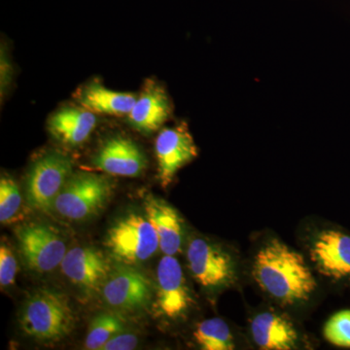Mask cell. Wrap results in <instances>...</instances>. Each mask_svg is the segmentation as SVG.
I'll use <instances>...</instances> for the list:
<instances>
[{
    "label": "cell",
    "instance_id": "6da1fadb",
    "mask_svg": "<svg viewBox=\"0 0 350 350\" xmlns=\"http://www.w3.org/2000/svg\"><path fill=\"white\" fill-rule=\"evenodd\" d=\"M253 275L260 287L283 305L308 301L317 287L304 257L278 239L257 253Z\"/></svg>",
    "mask_w": 350,
    "mask_h": 350
},
{
    "label": "cell",
    "instance_id": "7a4b0ae2",
    "mask_svg": "<svg viewBox=\"0 0 350 350\" xmlns=\"http://www.w3.org/2000/svg\"><path fill=\"white\" fill-rule=\"evenodd\" d=\"M25 335L41 342H57L75 326V314L64 295L43 289L27 301L20 319Z\"/></svg>",
    "mask_w": 350,
    "mask_h": 350
},
{
    "label": "cell",
    "instance_id": "3957f363",
    "mask_svg": "<svg viewBox=\"0 0 350 350\" xmlns=\"http://www.w3.org/2000/svg\"><path fill=\"white\" fill-rule=\"evenodd\" d=\"M107 247L117 262L137 266L146 262L160 248L158 234L146 216L129 214L107 232Z\"/></svg>",
    "mask_w": 350,
    "mask_h": 350
},
{
    "label": "cell",
    "instance_id": "277c9868",
    "mask_svg": "<svg viewBox=\"0 0 350 350\" xmlns=\"http://www.w3.org/2000/svg\"><path fill=\"white\" fill-rule=\"evenodd\" d=\"M112 194L111 181L92 172L71 174L57 196L54 209L70 220H85L100 213Z\"/></svg>",
    "mask_w": 350,
    "mask_h": 350
},
{
    "label": "cell",
    "instance_id": "5b68a950",
    "mask_svg": "<svg viewBox=\"0 0 350 350\" xmlns=\"http://www.w3.org/2000/svg\"><path fill=\"white\" fill-rule=\"evenodd\" d=\"M72 174V163L64 154L50 152L41 157L27 179L25 196L29 206L45 213L54 208L57 196Z\"/></svg>",
    "mask_w": 350,
    "mask_h": 350
},
{
    "label": "cell",
    "instance_id": "8992f818",
    "mask_svg": "<svg viewBox=\"0 0 350 350\" xmlns=\"http://www.w3.org/2000/svg\"><path fill=\"white\" fill-rule=\"evenodd\" d=\"M16 237L25 264L38 273H47L61 266L68 252L59 232L47 225L22 226L16 231Z\"/></svg>",
    "mask_w": 350,
    "mask_h": 350
},
{
    "label": "cell",
    "instance_id": "52a82bcc",
    "mask_svg": "<svg viewBox=\"0 0 350 350\" xmlns=\"http://www.w3.org/2000/svg\"><path fill=\"white\" fill-rule=\"evenodd\" d=\"M158 178L163 188H167L175 175L197 158L199 151L185 123L161 131L155 142Z\"/></svg>",
    "mask_w": 350,
    "mask_h": 350
},
{
    "label": "cell",
    "instance_id": "ba28073f",
    "mask_svg": "<svg viewBox=\"0 0 350 350\" xmlns=\"http://www.w3.org/2000/svg\"><path fill=\"white\" fill-rule=\"evenodd\" d=\"M192 303L180 262L172 255H165L157 267V310L167 319H176L186 314Z\"/></svg>",
    "mask_w": 350,
    "mask_h": 350
},
{
    "label": "cell",
    "instance_id": "9c48e42d",
    "mask_svg": "<svg viewBox=\"0 0 350 350\" xmlns=\"http://www.w3.org/2000/svg\"><path fill=\"white\" fill-rule=\"evenodd\" d=\"M187 261L191 273L197 283L204 288L225 286L234 278L231 256L215 244L204 239L190 241Z\"/></svg>",
    "mask_w": 350,
    "mask_h": 350
},
{
    "label": "cell",
    "instance_id": "30bf717a",
    "mask_svg": "<svg viewBox=\"0 0 350 350\" xmlns=\"http://www.w3.org/2000/svg\"><path fill=\"white\" fill-rule=\"evenodd\" d=\"M101 294L113 308L124 310H142L150 303L151 282L139 269L121 264L110 271Z\"/></svg>",
    "mask_w": 350,
    "mask_h": 350
},
{
    "label": "cell",
    "instance_id": "8fae6325",
    "mask_svg": "<svg viewBox=\"0 0 350 350\" xmlns=\"http://www.w3.org/2000/svg\"><path fill=\"white\" fill-rule=\"evenodd\" d=\"M61 268L64 275L88 296L103 292L111 271L105 256L92 247H75L68 250Z\"/></svg>",
    "mask_w": 350,
    "mask_h": 350
},
{
    "label": "cell",
    "instance_id": "7c38bea8",
    "mask_svg": "<svg viewBox=\"0 0 350 350\" xmlns=\"http://www.w3.org/2000/svg\"><path fill=\"white\" fill-rule=\"evenodd\" d=\"M310 258L327 278L350 280V234L338 230L320 232L310 247Z\"/></svg>",
    "mask_w": 350,
    "mask_h": 350
},
{
    "label": "cell",
    "instance_id": "4fadbf2b",
    "mask_svg": "<svg viewBox=\"0 0 350 350\" xmlns=\"http://www.w3.org/2000/svg\"><path fill=\"white\" fill-rule=\"evenodd\" d=\"M96 170L110 175L137 177L144 172L147 161L144 152L130 138L115 137L101 146L94 158Z\"/></svg>",
    "mask_w": 350,
    "mask_h": 350
},
{
    "label": "cell",
    "instance_id": "5bb4252c",
    "mask_svg": "<svg viewBox=\"0 0 350 350\" xmlns=\"http://www.w3.org/2000/svg\"><path fill=\"white\" fill-rule=\"evenodd\" d=\"M172 114L169 96L156 82L147 81L128 114L133 128L144 133L158 131Z\"/></svg>",
    "mask_w": 350,
    "mask_h": 350
},
{
    "label": "cell",
    "instance_id": "9a60e30c",
    "mask_svg": "<svg viewBox=\"0 0 350 350\" xmlns=\"http://www.w3.org/2000/svg\"><path fill=\"white\" fill-rule=\"evenodd\" d=\"M144 209L145 216L158 234L162 252L172 256L180 252L183 222L178 213L167 202L154 197L146 198Z\"/></svg>",
    "mask_w": 350,
    "mask_h": 350
},
{
    "label": "cell",
    "instance_id": "2e32d148",
    "mask_svg": "<svg viewBox=\"0 0 350 350\" xmlns=\"http://www.w3.org/2000/svg\"><path fill=\"white\" fill-rule=\"evenodd\" d=\"M251 334L255 344L262 349H293L298 342V333L293 323L275 312L258 314L251 322Z\"/></svg>",
    "mask_w": 350,
    "mask_h": 350
},
{
    "label": "cell",
    "instance_id": "e0dca14e",
    "mask_svg": "<svg viewBox=\"0 0 350 350\" xmlns=\"http://www.w3.org/2000/svg\"><path fill=\"white\" fill-rule=\"evenodd\" d=\"M96 125L94 112L84 107H66L51 117L49 130L62 144L78 146L86 142Z\"/></svg>",
    "mask_w": 350,
    "mask_h": 350
},
{
    "label": "cell",
    "instance_id": "ac0fdd59",
    "mask_svg": "<svg viewBox=\"0 0 350 350\" xmlns=\"http://www.w3.org/2000/svg\"><path fill=\"white\" fill-rule=\"evenodd\" d=\"M78 98L82 107L90 111L121 116L131 112L137 96L133 94L112 91L100 82L94 81L81 90Z\"/></svg>",
    "mask_w": 350,
    "mask_h": 350
},
{
    "label": "cell",
    "instance_id": "d6986e66",
    "mask_svg": "<svg viewBox=\"0 0 350 350\" xmlns=\"http://www.w3.org/2000/svg\"><path fill=\"white\" fill-rule=\"evenodd\" d=\"M194 338L204 350H232L236 347L231 329L224 320L206 319L196 327Z\"/></svg>",
    "mask_w": 350,
    "mask_h": 350
},
{
    "label": "cell",
    "instance_id": "ffe728a7",
    "mask_svg": "<svg viewBox=\"0 0 350 350\" xmlns=\"http://www.w3.org/2000/svg\"><path fill=\"white\" fill-rule=\"evenodd\" d=\"M124 327L123 320L114 313L96 315L88 331L85 347L90 350L103 349L110 338L123 332Z\"/></svg>",
    "mask_w": 350,
    "mask_h": 350
},
{
    "label": "cell",
    "instance_id": "44dd1931",
    "mask_svg": "<svg viewBox=\"0 0 350 350\" xmlns=\"http://www.w3.org/2000/svg\"><path fill=\"white\" fill-rule=\"evenodd\" d=\"M22 196L19 186L11 177L2 175L0 179V222L6 225L13 223L22 208Z\"/></svg>",
    "mask_w": 350,
    "mask_h": 350
},
{
    "label": "cell",
    "instance_id": "7402d4cb",
    "mask_svg": "<svg viewBox=\"0 0 350 350\" xmlns=\"http://www.w3.org/2000/svg\"><path fill=\"white\" fill-rule=\"evenodd\" d=\"M324 337L330 344L350 349V310H340L326 322Z\"/></svg>",
    "mask_w": 350,
    "mask_h": 350
},
{
    "label": "cell",
    "instance_id": "603a6c76",
    "mask_svg": "<svg viewBox=\"0 0 350 350\" xmlns=\"http://www.w3.org/2000/svg\"><path fill=\"white\" fill-rule=\"evenodd\" d=\"M18 265L13 251L8 244L2 241L0 245V284L2 288L11 286L15 283Z\"/></svg>",
    "mask_w": 350,
    "mask_h": 350
},
{
    "label": "cell",
    "instance_id": "cb8c5ba5",
    "mask_svg": "<svg viewBox=\"0 0 350 350\" xmlns=\"http://www.w3.org/2000/svg\"><path fill=\"white\" fill-rule=\"evenodd\" d=\"M138 338L133 334L122 333L110 338L103 347V350H131L137 347Z\"/></svg>",
    "mask_w": 350,
    "mask_h": 350
},
{
    "label": "cell",
    "instance_id": "d4e9b609",
    "mask_svg": "<svg viewBox=\"0 0 350 350\" xmlns=\"http://www.w3.org/2000/svg\"><path fill=\"white\" fill-rule=\"evenodd\" d=\"M1 76H0V80H1V96H3L4 92L10 84L11 78H12V68H11L10 64H9L8 59L5 54V51L3 48L1 49Z\"/></svg>",
    "mask_w": 350,
    "mask_h": 350
}]
</instances>
